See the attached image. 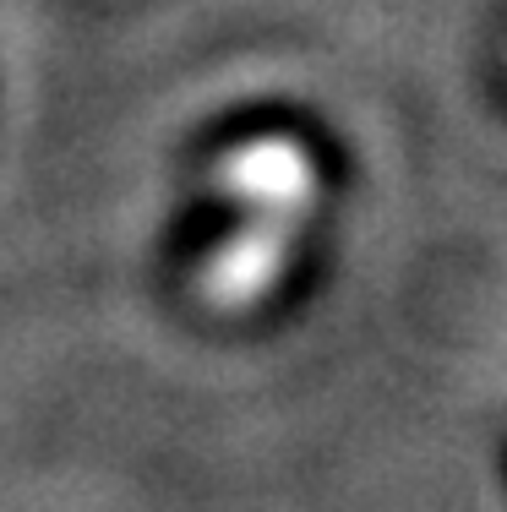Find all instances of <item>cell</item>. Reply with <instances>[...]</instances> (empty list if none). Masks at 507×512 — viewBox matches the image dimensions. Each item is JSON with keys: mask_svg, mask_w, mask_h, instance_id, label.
<instances>
[{"mask_svg": "<svg viewBox=\"0 0 507 512\" xmlns=\"http://www.w3.org/2000/svg\"><path fill=\"white\" fill-rule=\"evenodd\" d=\"M213 191L224 202L246 207V213H262V218H300L322 191V169L300 137L262 131V137H246L219 153Z\"/></svg>", "mask_w": 507, "mask_h": 512, "instance_id": "cell-1", "label": "cell"}, {"mask_svg": "<svg viewBox=\"0 0 507 512\" xmlns=\"http://www.w3.org/2000/svg\"><path fill=\"white\" fill-rule=\"evenodd\" d=\"M289 262H295V218L251 213L235 235H224L219 246L202 256L197 295H202V306H213L224 316L251 311L284 284Z\"/></svg>", "mask_w": 507, "mask_h": 512, "instance_id": "cell-2", "label": "cell"}]
</instances>
